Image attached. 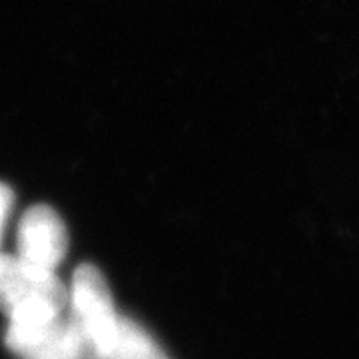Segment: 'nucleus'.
I'll return each mask as SVG.
<instances>
[{
  "label": "nucleus",
  "instance_id": "obj_1",
  "mask_svg": "<svg viewBox=\"0 0 359 359\" xmlns=\"http://www.w3.org/2000/svg\"><path fill=\"white\" fill-rule=\"evenodd\" d=\"M68 308V290L56 271L34 268L13 254H0V311L13 330H39Z\"/></svg>",
  "mask_w": 359,
  "mask_h": 359
},
{
  "label": "nucleus",
  "instance_id": "obj_2",
  "mask_svg": "<svg viewBox=\"0 0 359 359\" xmlns=\"http://www.w3.org/2000/svg\"><path fill=\"white\" fill-rule=\"evenodd\" d=\"M68 308L86 337L94 359H102L114 346L120 316L108 282L96 266L82 264L74 269L68 290Z\"/></svg>",
  "mask_w": 359,
  "mask_h": 359
},
{
  "label": "nucleus",
  "instance_id": "obj_3",
  "mask_svg": "<svg viewBox=\"0 0 359 359\" xmlns=\"http://www.w3.org/2000/svg\"><path fill=\"white\" fill-rule=\"evenodd\" d=\"M68 252V230L50 205L28 208L18 222L16 256L34 268L56 271Z\"/></svg>",
  "mask_w": 359,
  "mask_h": 359
},
{
  "label": "nucleus",
  "instance_id": "obj_4",
  "mask_svg": "<svg viewBox=\"0 0 359 359\" xmlns=\"http://www.w3.org/2000/svg\"><path fill=\"white\" fill-rule=\"evenodd\" d=\"M102 359H170L140 323L120 316L114 346Z\"/></svg>",
  "mask_w": 359,
  "mask_h": 359
},
{
  "label": "nucleus",
  "instance_id": "obj_5",
  "mask_svg": "<svg viewBox=\"0 0 359 359\" xmlns=\"http://www.w3.org/2000/svg\"><path fill=\"white\" fill-rule=\"evenodd\" d=\"M14 204V194L13 190L0 182V240H2V233H4V226L8 222V216L13 212Z\"/></svg>",
  "mask_w": 359,
  "mask_h": 359
}]
</instances>
